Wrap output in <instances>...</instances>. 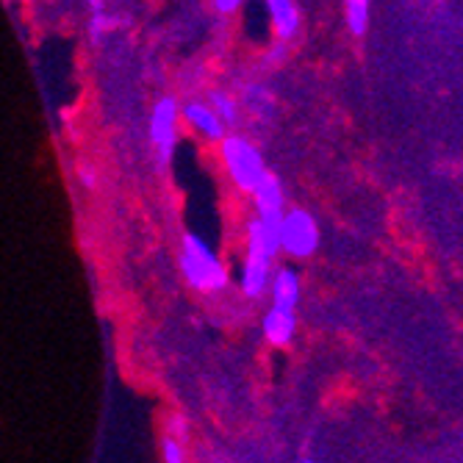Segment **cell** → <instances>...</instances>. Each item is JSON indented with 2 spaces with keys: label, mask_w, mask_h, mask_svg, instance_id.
<instances>
[{
  "label": "cell",
  "mask_w": 463,
  "mask_h": 463,
  "mask_svg": "<svg viewBox=\"0 0 463 463\" xmlns=\"http://www.w3.org/2000/svg\"><path fill=\"white\" fill-rule=\"evenodd\" d=\"M261 333H264L267 345H272V347H288L294 342V335H298V314L286 311V308L269 306V311L261 319Z\"/></svg>",
  "instance_id": "obj_9"
},
{
  "label": "cell",
  "mask_w": 463,
  "mask_h": 463,
  "mask_svg": "<svg viewBox=\"0 0 463 463\" xmlns=\"http://www.w3.org/2000/svg\"><path fill=\"white\" fill-rule=\"evenodd\" d=\"M87 4H90V9L98 14V12H103V0H87Z\"/></svg>",
  "instance_id": "obj_18"
},
{
  "label": "cell",
  "mask_w": 463,
  "mask_h": 463,
  "mask_svg": "<svg viewBox=\"0 0 463 463\" xmlns=\"http://www.w3.org/2000/svg\"><path fill=\"white\" fill-rule=\"evenodd\" d=\"M111 28H114V17H106L103 12L92 14V20H90V36H92V42H100L103 33H109Z\"/></svg>",
  "instance_id": "obj_15"
},
{
  "label": "cell",
  "mask_w": 463,
  "mask_h": 463,
  "mask_svg": "<svg viewBox=\"0 0 463 463\" xmlns=\"http://www.w3.org/2000/svg\"><path fill=\"white\" fill-rule=\"evenodd\" d=\"M298 463H319V460H317L314 455H303V458H300Z\"/></svg>",
  "instance_id": "obj_19"
},
{
  "label": "cell",
  "mask_w": 463,
  "mask_h": 463,
  "mask_svg": "<svg viewBox=\"0 0 463 463\" xmlns=\"http://www.w3.org/2000/svg\"><path fill=\"white\" fill-rule=\"evenodd\" d=\"M252 203H256V220L272 236H278L283 214H286V192H283V184L278 181V175L269 173L264 178V184L256 189V194H252Z\"/></svg>",
  "instance_id": "obj_6"
},
{
  "label": "cell",
  "mask_w": 463,
  "mask_h": 463,
  "mask_svg": "<svg viewBox=\"0 0 463 463\" xmlns=\"http://www.w3.org/2000/svg\"><path fill=\"white\" fill-rule=\"evenodd\" d=\"M220 147H222V164H225L233 186L252 197L256 189L264 184V178L269 175L261 150L241 134H228L220 142Z\"/></svg>",
  "instance_id": "obj_3"
},
{
  "label": "cell",
  "mask_w": 463,
  "mask_h": 463,
  "mask_svg": "<svg viewBox=\"0 0 463 463\" xmlns=\"http://www.w3.org/2000/svg\"><path fill=\"white\" fill-rule=\"evenodd\" d=\"M208 106H212L220 119L225 122V128H236L239 125V117H241V109H239V100L228 92H212L208 95Z\"/></svg>",
  "instance_id": "obj_12"
},
{
  "label": "cell",
  "mask_w": 463,
  "mask_h": 463,
  "mask_svg": "<svg viewBox=\"0 0 463 463\" xmlns=\"http://www.w3.org/2000/svg\"><path fill=\"white\" fill-rule=\"evenodd\" d=\"M244 106L250 111H256V114H267V109L272 106V98L264 87H259V83H250V87L244 90Z\"/></svg>",
  "instance_id": "obj_14"
},
{
  "label": "cell",
  "mask_w": 463,
  "mask_h": 463,
  "mask_svg": "<svg viewBox=\"0 0 463 463\" xmlns=\"http://www.w3.org/2000/svg\"><path fill=\"white\" fill-rule=\"evenodd\" d=\"M278 244L280 252L291 261H308L317 256V250L322 244V231L319 222L306 208H286L280 231H278Z\"/></svg>",
  "instance_id": "obj_4"
},
{
  "label": "cell",
  "mask_w": 463,
  "mask_h": 463,
  "mask_svg": "<svg viewBox=\"0 0 463 463\" xmlns=\"http://www.w3.org/2000/svg\"><path fill=\"white\" fill-rule=\"evenodd\" d=\"M78 178H80V184L87 186V189H95L98 186V173L92 170V166H87V164L78 166Z\"/></svg>",
  "instance_id": "obj_16"
},
{
  "label": "cell",
  "mask_w": 463,
  "mask_h": 463,
  "mask_svg": "<svg viewBox=\"0 0 463 463\" xmlns=\"http://www.w3.org/2000/svg\"><path fill=\"white\" fill-rule=\"evenodd\" d=\"M181 117H184V122L189 125L194 134H200L208 142H222L228 137L225 122L220 119V114L212 106H208V100H189V103H184L181 106Z\"/></svg>",
  "instance_id": "obj_7"
},
{
  "label": "cell",
  "mask_w": 463,
  "mask_h": 463,
  "mask_svg": "<svg viewBox=\"0 0 463 463\" xmlns=\"http://www.w3.org/2000/svg\"><path fill=\"white\" fill-rule=\"evenodd\" d=\"M178 122L181 106L175 98H161L150 111V142L161 164H170L175 145H178Z\"/></svg>",
  "instance_id": "obj_5"
},
{
  "label": "cell",
  "mask_w": 463,
  "mask_h": 463,
  "mask_svg": "<svg viewBox=\"0 0 463 463\" xmlns=\"http://www.w3.org/2000/svg\"><path fill=\"white\" fill-rule=\"evenodd\" d=\"M186 439L166 430L161 439V463H186Z\"/></svg>",
  "instance_id": "obj_13"
},
{
  "label": "cell",
  "mask_w": 463,
  "mask_h": 463,
  "mask_svg": "<svg viewBox=\"0 0 463 463\" xmlns=\"http://www.w3.org/2000/svg\"><path fill=\"white\" fill-rule=\"evenodd\" d=\"M303 298V280L300 272L294 267H275L272 280H269V306L298 311Z\"/></svg>",
  "instance_id": "obj_8"
},
{
  "label": "cell",
  "mask_w": 463,
  "mask_h": 463,
  "mask_svg": "<svg viewBox=\"0 0 463 463\" xmlns=\"http://www.w3.org/2000/svg\"><path fill=\"white\" fill-rule=\"evenodd\" d=\"M241 4H244V0H214V9L220 14H233V12H239Z\"/></svg>",
  "instance_id": "obj_17"
},
{
  "label": "cell",
  "mask_w": 463,
  "mask_h": 463,
  "mask_svg": "<svg viewBox=\"0 0 463 463\" xmlns=\"http://www.w3.org/2000/svg\"><path fill=\"white\" fill-rule=\"evenodd\" d=\"M267 12H269V23H272V31H275L278 42L288 45V42L300 33L298 0H267Z\"/></svg>",
  "instance_id": "obj_10"
},
{
  "label": "cell",
  "mask_w": 463,
  "mask_h": 463,
  "mask_svg": "<svg viewBox=\"0 0 463 463\" xmlns=\"http://www.w3.org/2000/svg\"><path fill=\"white\" fill-rule=\"evenodd\" d=\"M244 264L239 275V288L244 298L259 300L269 291V280L275 272V259L280 256L278 236H272L256 217L247 222L244 233Z\"/></svg>",
  "instance_id": "obj_1"
},
{
  "label": "cell",
  "mask_w": 463,
  "mask_h": 463,
  "mask_svg": "<svg viewBox=\"0 0 463 463\" xmlns=\"http://www.w3.org/2000/svg\"><path fill=\"white\" fill-rule=\"evenodd\" d=\"M345 20L353 36H366L372 25V0H345Z\"/></svg>",
  "instance_id": "obj_11"
},
{
  "label": "cell",
  "mask_w": 463,
  "mask_h": 463,
  "mask_svg": "<svg viewBox=\"0 0 463 463\" xmlns=\"http://www.w3.org/2000/svg\"><path fill=\"white\" fill-rule=\"evenodd\" d=\"M178 264H181L186 283L194 291L214 294V291H222L228 286V269L220 259V252L194 233L184 236Z\"/></svg>",
  "instance_id": "obj_2"
}]
</instances>
